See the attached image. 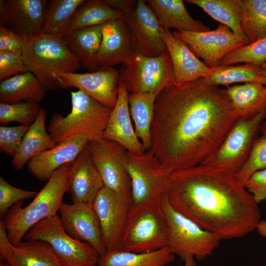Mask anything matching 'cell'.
Wrapping results in <instances>:
<instances>
[{"mask_svg":"<svg viewBox=\"0 0 266 266\" xmlns=\"http://www.w3.org/2000/svg\"><path fill=\"white\" fill-rule=\"evenodd\" d=\"M239 118L226 89L203 78L171 84L156 100L149 151L170 174L200 165Z\"/></svg>","mask_w":266,"mask_h":266,"instance_id":"cell-1","label":"cell"},{"mask_svg":"<svg viewBox=\"0 0 266 266\" xmlns=\"http://www.w3.org/2000/svg\"><path fill=\"white\" fill-rule=\"evenodd\" d=\"M163 194L175 211L220 240L243 237L261 220L258 203L244 185L209 166L171 173Z\"/></svg>","mask_w":266,"mask_h":266,"instance_id":"cell-2","label":"cell"},{"mask_svg":"<svg viewBox=\"0 0 266 266\" xmlns=\"http://www.w3.org/2000/svg\"><path fill=\"white\" fill-rule=\"evenodd\" d=\"M71 163L56 170L45 185L26 206L19 202L8 211L1 221L9 241L16 245L30 229L40 221L56 215L67 192V178Z\"/></svg>","mask_w":266,"mask_h":266,"instance_id":"cell-3","label":"cell"},{"mask_svg":"<svg viewBox=\"0 0 266 266\" xmlns=\"http://www.w3.org/2000/svg\"><path fill=\"white\" fill-rule=\"evenodd\" d=\"M71 109L67 115L54 113L51 118L48 132L56 143L102 139L112 109L79 90L71 92Z\"/></svg>","mask_w":266,"mask_h":266,"instance_id":"cell-4","label":"cell"},{"mask_svg":"<svg viewBox=\"0 0 266 266\" xmlns=\"http://www.w3.org/2000/svg\"><path fill=\"white\" fill-rule=\"evenodd\" d=\"M21 52L28 71L38 79L46 90L59 88L57 76L75 72L81 67L77 57L57 36L41 32L24 36Z\"/></svg>","mask_w":266,"mask_h":266,"instance_id":"cell-5","label":"cell"},{"mask_svg":"<svg viewBox=\"0 0 266 266\" xmlns=\"http://www.w3.org/2000/svg\"><path fill=\"white\" fill-rule=\"evenodd\" d=\"M160 199L140 204L132 203L121 250L148 253L167 246L168 227Z\"/></svg>","mask_w":266,"mask_h":266,"instance_id":"cell-6","label":"cell"},{"mask_svg":"<svg viewBox=\"0 0 266 266\" xmlns=\"http://www.w3.org/2000/svg\"><path fill=\"white\" fill-rule=\"evenodd\" d=\"M160 202L168 227L167 246L172 254L185 262L195 257L202 261L213 253L221 240L217 236L175 211L164 194Z\"/></svg>","mask_w":266,"mask_h":266,"instance_id":"cell-7","label":"cell"},{"mask_svg":"<svg viewBox=\"0 0 266 266\" xmlns=\"http://www.w3.org/2000/svg\"><path fill=\"white\" fill-rule=\"evenodd\" d=\"M266 118V111L252 117L239 118L218 148L201 164L235 175L246 163Z\"/></svg>","mask_w":266,"mask_h":266,"instance_id":"cell-8","label":"cell"},{"mask_svg":"<svg viewBox=\"0 0 266 266\" xmlns=\"http://www.w3.org/2000/svg\"><path fill=\"white\" fill-rule=\"evenodd\" d=\"M109 6L121 10L131 35L134 52L145 56L158 57L167 50L161 26L146 0H102Z\"/></svg>","mask_w":266,"mask_h":266,"instance_id":"cell-9","label":"cell"},{"mask_svg":"<svg viewBox=\"0 0 266 266\" xmlns=\"http://www.w3.org/2000/svg\"><path fill=\"white\" fill-rule=\"evenodd\" d=\"M24 239L46 242L64 266H97L100 258L99 254L91 245L67 233L59 214L34 225L26 234Z\"/></svg>","mask_w":266,"mask_h":266,"instance_id":"cell-10","label":"cell"},{"mask_svg":"<svg viewBox=\"0 0 266 266\" xmlns=\"http://www.w3.org/2000/svg\"><path fill=\"white\" fill-rule=\"evenodd\" d=\"M125 65L120 82L125 85L129 94L162 90L174 83L172 65L167 50L155 57L135 53Z\"/></svg>","mask_w":266,"mask_h":266,"instance_id":"cell-11","label":"cell"},{"mask_svg":"<svg viewBox=\"0 0 266 266\" xmlns=\"http://www.w3.org/2000/svg\"><path fill=\"white\" fill-rule=\"evenodd\" d=\"M87 148L104 186L122 195L132 197L127 169L128 151L118 143L103 138L89 142Z\"/></svg>","mask_w":266,"mask_h":266,"instance_id":"cell-12","label":"cell"},{"mask_svg":"<svg viewBox=\"0 0 266 266\" xmlns=\"http://www.w3.org/2000/svg\"><path fill=\"white\" fill-rule=\"evenodd\" d=\"M127 169L133 203H143L160 199L170 173L151 152L146 151L142 155L128 153Z\"/></svg>","mask_w":266,"mask_h":266,"instance_id":"cell-13","label":"cell"},{"mask_svg":"<svg viewBox=\"0 0 266 266\" xmlns=\"http://www.w3.org/2000/svg\"><path fill=\"white\" fill-rule=\"evenodd\" d=\"M171 33L184 42L210 68L219 66L222 59L228 54L248 44L221 24L212 31H174Z\"/></svg>","mask_w":266,"mask_h":266,"instance_id":"cell-14","label":"cell"},{"mask_svg":"<svg viewBox=\"0 0 266 266\" xmlns=\"http://www.w3.org/2000/svg\"><path fill=\"white\" fill-rule=\"evenodd\" d=\"M132 197L122 195L104 186L93 203L99 220L107 251L121 250V243L130 209Z\"/></svg>","mask_w":266,"mask_h":266,"instance_id":"cell-15","label":"cell"},{"mask_svg":"<svg viewBox=\"0 0 266 266\" xmlns=\"http://www.w3.org/2000/svg\"><path fill=\"white\" fill-rule=\"evenodd\" d=\"M59 88L75 87L103 105L113 109L118 98L120 75L112 66H101L97 71L71 72L57 77Z\"/></svg>","mask_w":266,"mask_h":266,"instance_id":"cell-16","label":"cell"},{"mask_svg":"<svg viewBox=\"0 0 266 266\" xmlns=\"http://www.w3.org/2000/svg\"><path fill=\"white\" fill-rule=\"evenodd\" d=\"M59 215L67 233L91 245L100 257L107 252L98 216L93 207L63 202Z\"/></svg>","mask_w":266,"mask_h":266,"instance_id":"cell-17","label":"cell"},{"mask_svg":"<svg viewBox=\"0 0 266 266\" xmlns=\"http://www.w3.org/2000/svg\"><path fill=\"white\" fill-rule=\"evenodd\" d=\"M47 3L45 0H0V28L23 36L41 33Z\"/></svg>","mask_w":266,"mask_h":266,"instance_id":"cell-18","label":"cell"},{"mask_svg":"<svg viewBox=\"0 0 266 266\" xmlns=\"http://www.w3.org/2000/svg\"><path fill=\"white\" fill-rule=\"evenodd\" d=\"M0 254L9 266H64L50 245L42 240H22L16 245L9 240L0 222Z\"/></svg>","mask_w":266,"mask_h":266,"instance_id":"cell-19","label":"cell"},{"mask_svg":"<svg viewBox=\"0 0 266 266\" xmlns=\"http://www.w3.org/2000/svg\"><path fill=\"white\" fill-rule=\"evenodd\" d=\"M104 186L87 147L71 163L66 193L70 194L73 203L93 207L96 198Z\"/></svg>","mask_w":266,"mask_h":266,"instance_id":"cell-20","label":"cell"},{"mask_svg":"<svg viewBox=\"0 0 266 266\" xmlns=\"http://www.w3.org/2000/svg\"><path fill=\"white\" fill-rule=\"evenodd\" d=\"M129 94L125 85L120 82L117 101L103 132V138L118 143L130 154L142 155L146 150L133 127Z\"/></svg>","mask_w":266,"mask_h":266,"instance_id":"cell-21","label":"cell"},{"mask_svg":"<svg viewBox=\"0 0 266 266\" xmlns=\"http://www.w3.org/2000/svg\"><path fill=\"white\" fill-rule=\"evenodd\" d=\"M102 37L97 55L100 66L129 63L136 53L129 27L123 17L101 25Z\"/></svg>","mask_w":266,"mask_h":266,"instance_id":"cell-22","label":"cell"},{"mask_svg":"<svg viewBox=\"0 0 266 266\" xmlns=\"http://www.w3.org/2000/svg\"><path fill=\"white\" fill-rule=\"evenodd\" d=\"M160 32L171 59L174 84L204 78L211 73V68L200 61L184 42L173 36L169 29L161 27Z\"/></svg>","mask_w":266,"mask_h":266,"instance_id":"cell-23","label":"cell"},{"mask_svg":"<svg viewBox=\"0 0 266 266\" xmlns=\"http://www.w3.org/2000/svg\"><path fill=\"white\" fill-rule=\"evenodd\" d=\"M88 142L77 139L57 144L31 159L27 164L28 169L36 179L47 181L58 169L72 163L87 147Z\"/></svg>","mask_w":266,"mask_h":266,"instance_id":"cell-24","label":"cell"},{"mask_svg":"<svg viewBox=\"0 0 266 266\" xmlns=\"http://www.w3.org/2000/svg\"><path fill=\"white\" fill-rule=\"evenodd\" d=\"M60 37L77 57L81 66L89 72L100 68L97 55L102 37L101 25L68 31Z\"/></svg>","mask_w":266,"mask_h":266,"instance_id":"cell-25","label":"cell"},{"mask_svg":"<svg viewBox=\"0 0 266 266\" xmlns=\"http://www.w3.org/2000/svg\"><path fill=\"white\" fill-rule=\"evenodd\" d=\"M46 110L40 108L36 119L30 125L12 158L11 165L14 169H21L33 157L57 145L46 130Z\"/></svg>","mask_w":266,"mask_h":266,"instance_id":"cell-26","label":"cell"},{"mask_svg":"<svg viewBox=\"0 0 266 266\" xmlns=\"http://www.w3.org/2000/svg\"><path fill=\"white\" fill-rule=\"evenodd\" d=\"M146 2L156 15L161 27L174 28L178 32H205L209 30L200 21L193 19L181 0H148Z\"/></svg>","mask_w":266,"mask_h":266,"instance_id":"cell-27","label":"cell"},{"mask_svg":"<svg viewBox=\"0 0 266 266\" xmlns=\"http://www.w3.org/2000/svg\"><path fill=\"white\" fill-rule=\"evenodd\" d=\"M46 89L31 72L5 79L0 83V101L11 104L26 101L39 102Z\"/></svg>","mask_w":266,"mask_h":266,"instance_id":"cell-28","label":"cell"},{"mask_svg":"<svg viewBox=\"0 0 266 266\" xmlns=\"http://www.w3.org/2000/svg\"><path fill=\"white\" fill-rule=\"evenodd\" d=\"M161 91L129 94L130 112L135 132L146 151H149L151 148V128L155 103Z\"/></svg>","mask_w":266,"mask_h":266,"instance_id":"cell-29","label":"cell"},{"mask_svg":"<svg viewBox=\"0 0 266 266\" xmlns=\"http://www.w3.org/2000/svg\"><path fill=\"white\" fill-rule=\"evenodd\" d=\"M226 90L239 118L252 117L266 111V87L264 84L244 83Z\"/></svg>","mask_w":266,"mask_h":266,"instance_id":"cell-30","label":"cell"},{"mask_svg":"<svg viewBox=\"0 0 266 266\" xmlns=\"http://www.w3.org/2000/svg\"><path fill=\"white\" fill-rule=\"evenodd\" d=\"M174 259L167 246L148 253L114 250L100 257L97 266H166Z\"/></svg>","mask_w":266,"mask_h":266,"instance_id":"cell-31","label":"cell"},{"mask_svg":"<svg viewBox=\"0 0 266 266\" xmlns=\"http://www.w3.org/2000/svg\"><path fill=\"white\" fill-rule=\"evenodd\" d=\"M185 1L198 6L212 18L228 27L235 35L250 44L241 29L242 14L239 0H187Z\"/></svg>","mask_w":266,"mask_h":266,"instance_id":"cell-32","label":"cell"},{"mask_svg":"<svg viewBox=\"0 0 266 266\" xmlns=\"http://www.w3.org/2000/svg\"><path fill=\"white\" fill-rule=\"evenodd\" d=\"M211 69V73L203 78L212 85H228L235 83H258L265 85L266 81L263 66L253 64L219 66Z\"/></svg>","mask_w":266,"mask_h":266,"instance_id":"cell-33","label":"cell"},{"mask_svg":"<svg viewBox=\"0 0 266 266\" xmlns=\"http://www.w3.org/2000/svg\"><path fill=\"white\" fill-rule=\"evenodd\" d=\"M84 0H51L47 3L41 33L59 37L66 33L74 14Z\"/></svg>","mask_w":266,"mask_h":266,"instance_id":"cell-34","label":"cell"},{"mask_svg":"<svg viewBox=\"0 0 266 266\" xmlns=\"http://www.w3.org/2000/svg\"><path fill=\"white\" fill-rule=\"evenodd\" d=\"M84 4L74 14L67 32L101 25L109 20L123 16L121 10L109 6L102 0H89Z\"/></svg>","mask_w":266,"mask_h":266,"instance_id":"cell-35","label":"cell"},{"mask_svg":"<svg viewBox=\"0 0 266 266\" xmlns=\"http://www.w3.org/2000/svg\"><path fill=\"white\" fill-rule=\"evenodd\" d=\"M241 29L250 43L266 38V0H239Z\"/></svg>","mask_w":266,"mask_h":266,"instance_id":"cell-36","label":"cell"},{"mask_svg":"<svg viewBox=\"0 0 266 266\" xmlns=\"http://www.w3.org/2000/svg\"><path fill=\"white\" fill-rule=\"evenodd\" d=\"M40 108L39 102L26 101L14 103H0V122H18L31 125L36 119Z\"/></svg>","mask_w":266,"mask_h":266,"instance_id":"cell-37","label":"cell"},{"mask_svg":"<svg viewBox=\"0 0 266 266\" xmlns=\"http://www.w3.org/2000/svg\"><path fill=\"white\" fill-rule=\"evenodd\" d=\"M259 131L261 135L255 140L246 163L234 175L243 185L253 173L266 168V121L262 123Z\"/></svg>","mask_w":266,"mask_h":266,"instance_id":"cell-38","label":"cell"},{"mask_svg":"<svg viewBox=\"0 0 266 266\" xmlns=\"http://www.w3.org/2000/svg\"><path fill=\"white\" fill-rule=\"evenodd\" d=\"M266 62V38L244 45L228 54L220 66L244 63L262 66Z\"/></svg>","mask_w":266,"mask_h":266,"instance_id":"cell-39","label":"cell"},{"mask_svg":"<svg viewBox=\"0 0 266 266\" xmlns=\"http://www.w3.org/2000/svg\"><path fill=\"white\" fill-rule=\"evenodd\" d=\"M37 193L16 188L0 177V215L3 217L10 208L25 199L34 198Z\"/></svg>","mask_w":266,"mask_h":266,"instance_id":"cell-40","label":"cell"},{"mask_svg":"<svg viewBox=\"0 0 266 266\" xmlns=\"http://www.w3.org/2000/svg\"><path fill=\"white\" fill-rule=\"evenodd\" d=\"M30 126L22 124L14 127L0 126V151L13 157L18 151Z\"/></svg>","mask_w":266,"mask_h":266,"instance_id":"cell-41","label":"cell"},{"mask_svg":"<svg viewBox=\"0 0 266 266\" xmlns=\"http://www.w3.org/2000/svg\"><path fill=\"white\" fill-rule=\"evenodd\" d=\"M28 71L21 51L0 52V81Z\"/></svg>","mask_w":266,"mask_h":266,"instance_id":"cell-42","label":"cell"},{"mask_svg":"<svg viewBox=\"0 0 266 266\" xmlns=\"http://www.w3.org/2000/svg\"><path fill=\"white\" fill-rule=\"evenodd\" d=\"M244 186L257 203L266 200V168L253 173Z\"/></svg>","mask_w":266,"mask_h":266,"instance_id":"cell-43","label":"cell"},{"mask_svg":"<svg viewBox=\"0 0 266 266\" xmlns=\"http://www.w3.org/2000/svg\"><path fill=\"white\" fill-rule=\"evenodd\" d=\"M23 36L12 31L0 28V52L22 51Z\"/></svg>","mask_w":266,"mask_h":266,"instance_id":"cell-44","label":"cell"},{"mask_svg":"<svg viewBox=\"0 0 266 266\" xmlns=\"http://www.w3.org/2000/svg\"><path fill=\"white\" fill-rule=\"evenodd\" d=\"M256 229L260 235L266 237V220H260Z\"/></svg>","mask_w":266,"mask_h":266,"instance_id":"cell-45","label":"cell"},{"mask_svg":"<svg viewBox=\"0 0 266 266\" xmlns=\"http://www.w3.org/2000/svg\"><path fill=\"white\" fill-rule=\"evenodd\" d=\"M185 266H196L195 258H191L187 259L185 262Z\"/></svg>","mask_w":266,"mask_h":266,"instance_id":"cell-46","label":"cell"},{"mask_svg":"<svg viewBox=\"0 0 266 266\" xmlns=\"http://www.w3.org/2000/svg\"><path fill=\"white\" fill-rule=\"evenodd\" d=\"M262 66H263V68L264 69L265 75H266V62ZM264 85L266 87V81L265 84Z\"/></svg>","mask_w":266,"mask_h":266,"instance_id":"cell-47","label":"cell"},{"mask_svg":"<svg viewBox=\"0 0 266 266\" xmlns=\"http://www.w3.org/2000/svg\"><path fill=\"white\" fill-rule=\"evenodd\" d=\"M0 266H9L6 263H1L0 264Z\"/></svg>","mask_w":266,"mask_h":266,"instance_id":"cell-48","label":"cell"}]
</instances>
